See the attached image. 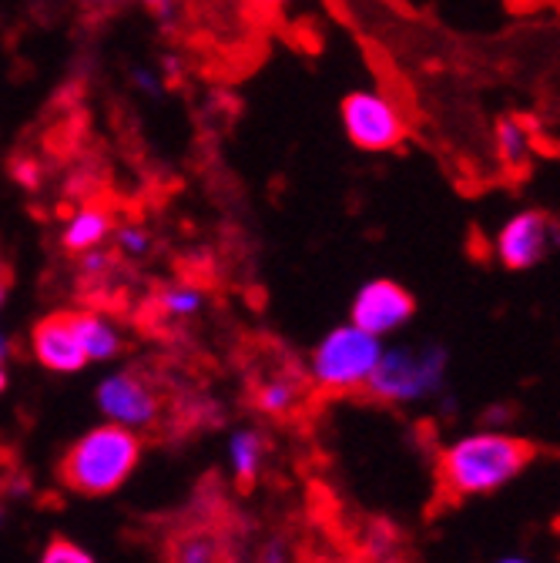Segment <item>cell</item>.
<instances>
[{
    "mask_svg": "<svg viewBox=\"0 0 560 563\" xmlns=\"http://www.w3.org/2000/svg\"><path fill=\"white\" fill-rule=\"evenodd\" d=\"M142 463V437L118 422L81 433L61 460V483L78 497H111Z\"/></svg>",
    "mask_w": 560,
    "mask_h": 563,
    "instance_id": "obj_2",
    "label": "cell"
},
{
    "mask_svg": "<svg viewBox=\"0 0 560 563\" xmlns=\"http://www.w3.org/2000/svg\"><path fill=\"white\" fill-rule=\"evenodd\" d=\"M95 402L108 422H118V427H128L134 433L155 427L162 416L158 393L138 373H111L108 379H101Z\"/></svg>",
    "mask_w": 560,
    "mask_h": 563,
    "instance_id": "obj_7",
    "label": "cell"
},
{
    "mask_svg": "<svg viewBox=\"0 0 560 563\" xmlns=\"http://www.w3.org/2000/svg\"><path fill=\"white\" fill-rule=\"evenodd\" d=\"M138 4H145V8H152L158 14H168V0H138Z\"/></svg>",
    "mask_w": 560,
    "mask_h": 563,
    "instance_id": "obj_21",
    "label": "cell"
},
{
    "mask_svg": "<svg viewBox=\"0 0 560 563\" xmlns=\"http://www.w3.org/2000/svg\"><path fill=\"white\" fill-rule=\"evenodd\" d=\"M259 563H289V550L286 543H278V540H268L259 553Z\"/></svg>",
    "mask_w": 560,
    "mask_h": 563,
    "instance_id": "obj_19",
    "label": "cell"
},
{
    "mask_svg": "<svg viewBox=\"0 0 560 563\" xmlns=\"http://www.w3.org/2000/svg\"><path fill=\"white\" fill-rule=\"evenodd\" d=\"M299 402H303V383L296 376H272L255 393V406L265 416H289L299 409Z\"/></svg>",
    "mask_w": 560,
    "mask_h": 563,
    "instance_id": "obj_15",
    "label": "cell"
},
{
    "mask_svg": "<svg viewBox=\"0 0 560 563\" xmlns=\"http://www.w3.org/2000/svg\"><path fill=\"white\" fill-rule=\"evenodd\" d=\"M37 563H98V560L91 556V550H85L72 537H51L47 547L41 550Z\"/></svg>",
    "mask_w": 560,
    "mask_h": 563,
    "instance_id": "obj_16",
    "label": "cell"
},
{
    "mask_svg": "<svg viewBox=\"0 0 560 563\" xmlns=\"http://www.w3.org/2000/svg\"><path fill=\"white\" fill-rule=\"evenodd\" d=\"M447 383V349L440 345H393L366 383V393L380 402H424Z\"/></svg>",
    "mask_w": 560,
    "mask_h": 563,
    "instance_id": "obj_4",
    "label": "cell"
},
{
    "mask_svg": "<svg viewBox=\"0 0 560 563\" xmlns=\"http://www.w3.org/2000/svg\"><path fill=\"white\" fill-rule=\"evenodd\" d=\"M4 296H8V272L0 265V309H4Z\"/></svg>",
    "mask_w": 560,
    "mask_h": 563,
    "instance_id": "obj_22",
    "label": "cell"
},
{
    "mask_svg": "<svg viewBox=\"0 0 560 563\" xmlns=\"http://www.w3.org/2000/svg\"><path fill=\"white\" fill-rule=\"evenodd\" d=\"M560 245V222L540 208H524L507 219L494 239V255L510 272H527L540 265Z\"/></svg>",
    "mask_w": 560,
    "mask_h": 563,
    "instance_id": "obj_5",
    "label": "cell"
},
{
    "mask_svg": "<svg viewBox=\"0 0 560 563\" xmlns=\"http://www.w3.org/2000/svg\"><path fill=\"white\" fill-rule=\"evenodd\" d=\"M416 312L413 296L393 278H373L356 292L353 306H349V322L366 329L376 339L393 335L396 329H403Z\"/></svg>",
    "mask_w": 560,
    "mask_h": 563,
    "instance_id": "obj_8",
    "label": "cell"
},
{
    "mask_svg": "<svg viewBox=\"0 0 560 563\" xmlns=\"http://www.w3.org/2000/svg\"><path fill=\"white\" fill-rule=\"evenodd\" d=\"M158 306L172 319H188V316H195L201 309V292L191 289V286H175V289H165L158 296Z\"/></svg>",
    "mask_w": 560,
    "mask_h": 563,
    "instance_id": "obj_17",
    "label": "cell"
},
{
    "mask_svg": "<svg viewBox=\"0 0 560 563\" xmlns=\"http://www.w3.org/2000/svg\"><path fill=\"white\" fill-rule=\"evenodd\" d=\"M265 4H272V8H278V4H286V0H265Z\"/></svg>",
    "mask_w": 560,
    "mask_h": 563,
    "instance_id": "obj_25",
    "label": "cell"
},
{
    "mask_svg": "<svg viewBox=\"0 0 560 563\" xmlns=\"http://www.w3.org/2000/svg\"><path fill=\"white\" fill-rule=\"evenodd\" d=\"M4 523H8V507L0 504V530H4Z\"/></svg>",
    "mask_w": 560,
    "mask_h": 563,
    "instance_id": "obj_24",
    "label": "cell"
},
{
    "mask_svg": "<svg viewBox=\"0 0 560 563\" xmlns=\"http://www.w3.org/2000/svg\"><path fill=\"white\" fill-rule=\"evenodd\" d=\"M497 563H530L527 556H501Z\"/></svg>",
    "mask_w": 560,
    "mask_h": 563,
    "instance_id": "obj_23",
    "label": "cell"
},
{
    "mask_svg": "<svg viewBox=\"0 0 560 563\" xmlns=\"http://www.w3.org/2000/svg\"><path fill=\"white\" fill-rule=\"evenodd\" d=\"M8 389V339L0 335V393Z\"/></svg>",
    "mask_w": 560,
    "mask_h": 563,
    "instance_id": "obj_20",
    "label": "cell"
},
{
    "mask_svg": "<svg viewBox=\"0 0 560 563\" xmlns=\"http://www.w3.org/2000/svg\"><path fill=\"white\" fill-rule=\"evenodd\" d=\"M118 245H121L124 252H131V255H142V252L149 249V235H145L142 229H121V232H118Z\"/></svg>",
    "mask_w": 560,
    "mask_h": 563,
    "instance_id": "obj_18",
    "label": "cell"
},
{
    "mask_svg": "<svg viewBox=\"0 0 560 563\" xmlns=\"http://www.w3.org/2000/svg\"><path fill=\"white\" fill-rule=\"evenodd\" d=\"M111 232V216H108V208L101 205H85L78 208L72 219H67L64 232H61V242L67 252H91L98 249Z\"/></svg>",
    "mask_w": 560,
    "mask_h": 563,
    "instance_id": "obj_12",
    "label": "cell"
},
{
    "mask_svg": "<svg viewBox=\"0 0 560 563\" xmlns=\"http://www.w3.org/2000/svg\"><path fill=\"white\" fill-rule=\"evenodd\" d=\"M31 352L44 369L61 373V376H72V373H81L85 366H91L85 356V345L78 339L72 312L44 316L31 332Z\"/></svg>",
    "mask_w": 560,
    "mask_h": 563,
    "instance_id": "obj_9",
    "label": "cell"
},
{
    "mask_svg": "<svg viewBox=\"0 0 560 563\" xmlns=\"http://www.w3.org/2000/svg\"><path fill=\"white\" fill-rule=\"evenodd\" d=\"M530 145H534V137L520 118H501L497 121L494 148H497V158L507 172H524V165L530 162Z\"/></svg>",
    "mask_w": 560,
    "mask_h": 563,
    "instance_id": "obj_14",
    "label": "cell"
},
{
    "mask_svg": "<svg viewBox=\"0 0 560 563\" xmlns=\"http://www.w3.org/2000/svg\"><path fill=\"white\" fill-rule=\"evenodd\" d=\"M168 563H226L222 540L212 530L191 527V530H185V533H178L172 540Z\"/></svg>",
    "mask_w": 560,
    "mask_h": 563,
    "instance_id": "obj_13",
    "label": "cell"
},
{
    "mask_svg": "<svg viewBox=\"0 0 560 563\" xmlns=\"http://www.w3.org/2000/svg\"><path fill=\"white\" fill-rule=\"evenodd\" d=\"M383 356V339L370 335L360 325H336L322 335L309 360V379L322 393H366V383Z\"/></svg>",
    "mask_w": 560,
    "mask_h": 563,
    "instance_id": "obj_3",
    "label": "cell"
},
{
    "mask_svg": "<svg viewBox=\"0 0 560 563\" xmlns=\"http://www.w3.org/2000/svg\"><path fill=\"white\" fill-rule=\"evenodd\" d=\"M530 460H534V446L527 440L510 437L504 430H480L453 440L440 453L437 476L447 497L473 500L504 489L530 466Z\"/></svg>",
    "mask_w": 560,
    "mask_h": 563,
    "instance_id": "obj_1",
    "label": "cell"
},
{
    "mask_svg": "<svg viewBox=\"0 0 560 563\" xmlns=\"http://www.w3.org/2000/svg\"><path fill=\"white\" fill-rule=\"evenodd\" d=\"M265 456H268V443L259 430H235L229 437V446H226V460H229V470L235 476V483L242 486H252L265 466Z\"/></svg>",
    "mask_w": 560,
    "mask_h": 563,
    "instance_id": "obj_11",
    "label": "cell"
},
{
    "mask_svg": "<svg viewBox=\"0 0 560 563\" xmlns=\"http://www.w3.org/2000/svg\"><path fill=\"white\" fill-rule=\"evenodd\" d=\"M72 319H75L88 363H108L121 352V335L111 319H105L101 312H91V309H75Z\"/></svg>",
    "mask_w": 560,
    "mask_h": 563,
    "instance_id": "obj_10",
    "label": "cell"
},
{
    "mask_svg": "<svg viewBox=\"0 0 560 563\" xmlns=\"http://www.w3.org/2000/svg\"><path fill=\"white\" fill-rule=\"evenodd\" d=\"M345 137L363 152H393L406 137V124L396 104L376 91H353L342 101Z\"/></svg>",
    "mask_w": 560,
    "mask_h": 563,
    "instance_id": "obj_6",
    "label": "cell"
}]
</instances>
